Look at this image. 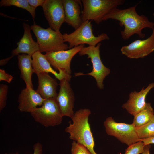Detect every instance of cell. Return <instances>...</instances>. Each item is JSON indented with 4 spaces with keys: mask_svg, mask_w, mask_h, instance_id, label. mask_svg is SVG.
I'll list each match as a JSON object with an SVG mask.
<instances>
[{
    "mask_svg": "<svg viewBox=\"0 0 154 154\" xmlns=\"http://www.w3.org/2000/svg\"><path fill=\"white\" fill-rule=\"evenodd\" d=\"M136 7V5L123 9L114 8L104 17L103 21L111 19L119 21L120 26L124 27L123 30L121 31L124 40L129 39L135 34L143 38L145 34L142 32V30L146 28L153 29L154 23L150 21L145 15L138 14Z\"/></svg>",
    "mask_w": 154,
    "mask_h": 154,
    "instance_id": "1",
    "label": "cell"
},
{
    "mask_svg": "<svg viewBox=\"0 0 154 154\" xmlns=\"http://www.w3.org/2000/svg\"><path fill=\"white\" fill-rule=\"evenodd\" d=\"M91 114V111L88 108L76 111L71 119L72 123L69 122L65 131L70 134V139L84 146L92 154H97L94 149V138L88 121Z\"/></svg>",
    "mask_w": 154,
    "mask_h": 154,
    "instance_id": "2",
    "label": "cell"
},
{
    "mask_svg": "<svg viewBox=\"0 0 154 154\" xmlns=\"http://www.w3.org/2000/svg\"><path fill=\"white\" fill-rule=\"evenodd\" d=\"M30 27L36 37L41 53H47L69 49L68 46L64 43L63 34L60 31H55L50 27L44 29L35 22Z\"/></svg>",
    "mask_w": 154,
    "mask_h": 154,
    "instance_id": "3",
    "label": "cell"
},
{
    "mask_svg": "<svg viewBox=\"0 0 154 154\" xmlns=\"http://www.w3.org/2000/svg\"><path fill=\"white\" fill-rule=\"evenodd\" d=\"M83 9L81 17L82 22L93 20L98 24L112 10L125 2L123 0H82Z\"/></svg>",
    "mask_w": 154,
    "mask_h": 154,
    "instance_id": "4",
    "label": "cell"
},
{
    "mask_svg": "<svg viewBox=\"0 0 154 154\" xmlns=\"http://www.w3.org/2000/svg\"><path fill=\"white\" fill-rule=\"evenodd\" d=\"M63 37L64 42L69 44V49L84 44L96 46L100 42L109 39L105 33L95 36L93 33L91 21L88 20L83 22L80 26L72 33L63 34Z\"/></svg>",
    "mask_w": 154,
    "mask_h": 154,
    "instance_id": "5",
    "label": "cell"
},
{
    "mask_svg": "<svg viewBox=\"0 0 154 154\" xmlns=\"http://www.w3.org/2000/svg\"><path fill=\"white\" fill-rule=\"evenodd\" d=\"M30 113L36 122L45 127L58 125L63 120V116L56 98L46 99L41 107L36 108Z\"/></svg>",
    "mask_w": 154,
    "mask_h": 154,
    "instance_id": "6",
    "label": "cell"
},
{
    "mask_svg": "<svg viewBox=\"0 0 154 154\" xmlns=\"http://www.w3.org/2000/svg\"><path fill=\"white\" fill-rule=\"evenodd\" d=\"M101 45V43H99L96 46H89L82 48L79 52V54L81 56L85 55L88 56L87 58L91 59L92 70L90 72L86 74L81 72L75 73V76L84 75L91 76L95 79L98 88L102 89L104 86V80L110 73V70L103 64L101 60L100 50Z\"/></svg>",
    "mask_w": 154,
    "mask_h": 154,
    "instance_id": "7",
    "label": "cell"
},
{
    "mask_svg": "<svg viewBox=\"0 0 154 154\" xmlns=\"http://www.w3.org/2000/svg\"><path fill=\"white\" fill-rule=\"evenodd\" d=\"M107 134L115 137L128 146L140 140L133 123L128 124L116 122L111 117L107 118L104 123Z\"/></svg>",
    "mask_w": 154,
    "mask_h": 154,
    "instance_id": "8",
    "label": "cell"
},
{
    "mask_svg": "<svg viewBox=\"0 0 154 154\" xmlns=\"http://www.w3.org/2000/svg\"><path fill=\"white\" fill-rule=\"evenodd\" d=\"M84 46V44H81L68 50L50 52L45 55L51 66L55 69L58 71L62 70L70 74L71 61Z\"/></svg>",
    "mask_w": 154,
    "mask_h": 154,
    "instance_id": "9",
    "label": "cell"
},
{
    "mask_svg": "<svg viewBox=\"0 0 154 154\" xmlns=\"http://www.w3.org/2000/svg\"><path fill=\"white\" fill-rule=\"evenodd\" d=\"M42 7L50 27L55 31H59L65 22L62 0H45Z\"/></svg>",
    "mask_w": 154,
    "mask_h": 154,
    "instance_id": "10",
    "label": "cell"
},
{
    "mask_svg": "<svg viewBox=\"0 0 154 154\" xmlns=\"http://www.w3.org/2000/svg\"><path fill=\"white\" fill-rule=\"evenodd\" d=\"M151 35L146 39L136 40L121 49L122 54L131 59L142 58L154 51V28Z\"/></svg>",
    "mask_w": 154,
    "mask_h": 154,
    "instance_id": "11",
    "label": "cell"
},
{
    "mask_svg": "<svg viewBox=\"0 0 154 154\" xmlns=\"http://www.w3.org/2000/svg\"><path fill=\"white\" fill-rule=\"evenodd\" d=\"M69 82L66 79L60 81V89L56 99L62 116L72 119L74 114L73 109L75 97Z\"/></svg>",
    "mask_w": 154,
    "mask_h": 154,
    "instance_id": "12",
    "label": "cell"
},
{
    "mask_svg": "<svg viewBox=\"0 0 154 154\" xmlns=\"http://www.w3.org/2000/svg\"><path fill=\"white\" fill-rule=\"evenodd\" d=\"M45 99L33 88L26 86L19 95L18 108L21 112L31 113L37 106H42Z\"/></svg>",
    "mask_w": 154,
    "mask_h": 154,
    "instance_id": "13",
    "label": "cell"
},
{
    "mask_svg": "<svg viewBox=\"0 0 154 154\" xmlns=\"http://www.w3.org/2000/svg\"><path fill=\"white\" fill-rule=\"evenodd\" d=\"M32 66L33 73L37 74L42 72L50 73L54 75L56 78L60 81L66 79L70 81L71 76L62 70L59 72L54 70L47 60L45 55L39 51L37 52L32 56Z\"/></svg>",
    "mask_w": 154,
    "mask_h": 154,
    "instance_id": "14",
    "label": "cell"
},
{
    "mask_svg": "<svg viewBox=\"0 0 154 154\" xmlns=\"http://www.w3.org/2000/svg\"><path fill=\"white\" fill-rule=\"evenodd\" d=\"M154 87V82L149 84L145 89L143 87L139 92L134 91L131 92L129 100L123 104L122 108L134 116L144 107L147 95Z\"/></svg>",
    "mask_w": 154,
    "mask_h": 154,
    "instance_id": "15",
    "label": "cell"
},
{
    "mask_svg": "<svg viewBox=\"0 0 154 154\" xmlns=\"http://www.w3.org/2000/svg\"><path fill=\"white\" fill-rule=\"evenodd\" d=\"M23 25L24 30L23 36L17 43V48L12 51V58L20 53L27 54L32 56L35 53L39 51L38 43L32 38L29 25L25 23Z\"/></svg>",
    "mask_w": 154,
    "mask_h": 154,
    "instance_id": "16",
    "label": "cell"
},
{
    "mask_svg": "<svg viewBox=\"0 0 154 154\" xmlns=\"http://www.w3.org/2000/svg\"><path fill=\"white\" fill-rule=\"evenodd\" d=\"M62 0L64 12L65 22L75 30L83 22L81 15L82 12L81 10V1Z\"/></svg>",
    "mask_w": 154,
    "mask_h": 154,
    "instance_id": "17",
    "label": "cell"
},
{
    "mask_svg": "<svg viewBox=\"0 0 154 154\" xmlns=\"http://www.w3.org/2000/svg\"><path fill=\"white\" fill-rule=\"evenodd\" d=\"M38 85L36 91L44 99L56 98L58 84L56 80L51 77L48 73L42 72L37 74Z\"/></svg>",
    "mask_w": 154,
    "mask_h": 154,
    "instance_id": "18",
    "label": "cell"
},
{
    "mask_svg": "<svg viewBox=\"0 0 154 154\" xmlns=\"http://www.w3.org/2000/svg\"><path fill=\"white\" fill-rule=\"evenodd\" d=\"M31 57L28 54H22L18 55V59L21 77L25 82L26 86L33 88L31 77L33 72Z\"/></svg>",
    "mask_w": 154,
    "mask_h": 154,
    "instance_id": "19",
    "label": "cell"
},
{
    "mask_svg": "<svg viewBox=\"0 0 154 154\" xmlns=\"http://www.w3.org/2000/svg\"><path fill=\"white\" fill-rule=\"evenodd\" d=\"M133 125L136 127L142 126L154 118L153 110L151 104L146 103L144 107L134 116Z\"/></svg>",
    "mask_w": 154,
    "mask_h": 154,
    "instance_id": "20",
    "label": "cell"
},
{
    "mask_svg": "<svg viewBox=\"0 0 154 154\" xmlns=\"http://www.w3.org/2000/svg\"><path fill=\"white\" fill-rule=\"evenodd\" d=\"M13 6L25 9L28 11L34 20L35 17L36 8L31 6L27 0H1L0 6Z\"/></svg>",
    "mask_w": 154,
    "mask_h": 154,
    "instance_id": "21",
    "label": "cell"
},
{
    "mask_svg": "<svg viewBox=\"0 0 154 154\" xmlns=\"http://www.w3.org/2000/svg\"><path fill=\"white\" fill-rule=\"evenodd\" d=\"M137 135L140 139H145L154 136V118L146 124L136 127Z\"/></svg>",
    "mask_w": 154,
    "mask_h": 154,
    "instance_id": "22",
    "label": "cell"
},
{
    "mask_svg": "<svg viewBox=\"0 0 154 154\" xmlns=\"http://www.w3.org/2000/svg\"><path fill=\"white\" fill-rule=\"evenodd\" d=\"M145 145L143 142L140 140L129 146L126 149L125 154H139L142 153Z\"/></svg>",
    "mask_w": 154,
    "mask_h": 154,
    "instance_id": "23",
    "label": "cell"
},
{
    "mask_svg": "<svg viewBox=\"0 0 154 154\" xmlns=\"http://www.w3.org/2000/svg\"><path fill=\"white\" fill-rule=\"evenodd\" d=\"M71 152L72 154H92L84 146L73 141L72 143Z\"/></svg>",
    "mask_w": 154,
    "mask_h": 154,
    "instance_id": "24",
    "label": "cell"
},
{
    "mask_svg": "<svg viewBox=\"0 0 154 154\" xmlns=\"http://www.w3.org/2000/svg\"><path fill=\"white\" fill-rule=\"evenodd\" d=\"M8 86L1 84L0 85V111H1L6 105L7 96L8 92Z\"/></svg>",
    "mask_w": 154,
    "mask_h": 154,
    "instance_id": "25",
    "label": "cell"
},
{
    "mask_svg": "<svg viewBox=\"0 0 154 154\" xmlns=\"http://www.w3.org/2000/svg\"><path fill=\"white\" fill-rule=\"evenodd\" d=\"M13 76L6 73L2 69H0V81H5L10 83L13 79Z\"/></svg>",
    "mask_w": 154,
    "mask_h": 154,
    "instance_id": "26",
    "label": "cell"
},
{
    "mask_svg": "<svg viewBox=\"0 0 154 154\" xmlns=\"http://www.w3.org/2000/svg\"><path fill=\"white\" fill-rule=\"evenodd\" d=\"M29 4L32 7L36 8L39 6H42L45 0H27Z\"/></svg>",
    "mask_w": 154,
    "mask_h": 154,
    "instance_id": "27",
    "label": "cell"
},
{
    "mask_svg": "<svg viewBox=\"0 0 154 154\" xmlns=\"http://www.w3.org/2000/svg\"><path fill=\"white\" fill-rule=\"evenodd\" d=\"M33 154H42V144L39 142L35 143L33 146Z\"/></svg>",
    "mask_w": 154,
    "mask_h": 154,
    "instance_id": "28",
    "label": "cell"
},
{
    "mask_svg": "<svg viewBox=\"0 0 154 154\" xmlns=\"http://www.w3.org/2000/svg\"><path fill=\"white\" fill-rule=\"evenodd\" d=\"M140 140L143 142L145 145L154 144V136L147 138L140 139Z\"/></svg>",
    "mask_w": 154,
    "mask_h": 154,
    "instance_id": "29",
    "label": "cell"
},
{
    "mask_svg": "<svg viewBox=\"0 0 154 154\" xmlns=\"http://www.w3.org/2000/svg\"><path fill=\"white\" fill-rule=\"evenodd\" d=\"M151 146L150 144L145 145L144 151L142 154H150V149Z\"/></svg>",
    "mask_w": 154,
    "mask_h": 154,
    "instance_id": "30",
    "label": "cell"
},
{
    "mask_svg": "<svg viewBox=\"0 0 154 154\" xmlns=\"http://www.w3.org/2000/svg\"><path fill=\"white\" fill-rule=\"evenodd\" d=\"M12 58L10 56L7 58L3 59L0 60V65L1 66H3L6 64L10 59Z\"/></svg>",
    "mask_w": 154,
    "mask_h": 154,
    "instance_id": "31",
    "label": "cell"
},
{
    "mask_svg": "<svg viewBox=\"0 0 154 154\" xmlns=\"http://www.w3.org/2000/svg\"><path fill=\"white\" fill-rule=\"evenodd\" d=\"M153 16H154V12L153 13Z\"/></svg>",
    "mask_w": 154,
    "mask_h": 154,
    "instance_id": "32",
    "label": "cell"
},
{
    "mask_svg": "<svg viewBox=\"0 0 154 154\" xmlns=\"http://www.w3.org/2000/svg\"><path fill=\"white\" fill-rule=\"evenodd\" d=\"M5 154H6V153H5ZM18 154V153H17L16 154Z\"/></svg>",
    "mask_w": 154,
    "mask_h": 154,
    "instance_id": "33",
    "label": "cell"
}]
</instances>
